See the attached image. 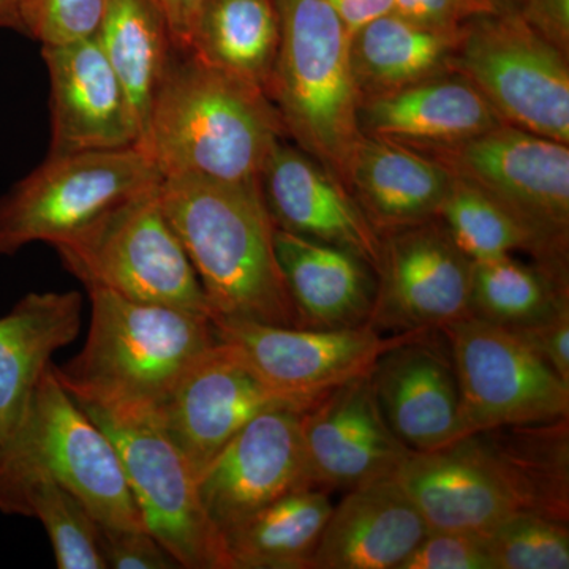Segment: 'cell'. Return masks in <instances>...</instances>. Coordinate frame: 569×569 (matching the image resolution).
<instances>
[{
  "mask_svg": "<svg viewBox=\"0 0 569 569\" xmlns=\"http://www.w3.org/2000/svg\"><path fill=\"white\" fill-rule=\"evenodd\" d=\"M160 200L197 272L212 320L299 326L260 183L176 176L160 182Z\"/></svg>",
  "mask_w": 569,
  "mask_h": 569,
  "instance_id": "1",
  "label": "cell"
},
{
  "mask_svg": "<svg viewBox=\"0 0 569 569\" xmlns=\"http://www.w3.org/2000/svg\"><path fill=\"white\" fill-rule=\"evenodd\" d=\"M283 137L268 93L174 50L138 148L163 179L200 176L247 183L258 182Z\"/></svg>",
  "mask_w": 569,
  "mask_h": 569,
  "instance_id": "2",
  "label": "cell"
},
{
  "mask_svg": "<svg viewBox=\"0 0 569 569\" xmlns=\"http://www.w3.org/2000/svg\"><path fill=\"white\" fill-rule=\"evenodd\" d=\"M80 353L52 372L77 402L156 411L183 373L217 346L212 318L89 288Z\"/></svg>",
  "mask_w": 569,
  "mask_h": 569,
  "instance_id": "3",
  "label": "cell"
},
{
  "mask_svg": "<svg viewBox=\"0 0 569 569\" xmlns=\"http://www.w3.org/2000/svg\"><path fill=\"white\" fill-rule=\"evenodd\" d=\"M276 7L280 43L266 93L284 134L346 183L362 137L351 32L325 0H276Z\"/></svg>",
  "mask_w": 569,
  "mask_h": 569,
  "instance_id": "4",
  "label": "cell"
},
{
  "mask_svg": "<svg viewBox=\"0 0 569 569\" xmlns=\"http://www.w3.org/2000/svg\"><path fill=\"white\" fill-rule=\"evenodd\" d=\"M36 473L70 490L100 527L146 529L111 438L62 387L52 366L17 432L0 448V482Z\"/></svg>",
  "mask_w": 569,
  "mask_h": 569,
  "instance_id": "5",
  "label": "cell"
},
{
  "mask_svg": "<svg viewBox=\"0 0 569 569\" xmlns=\"http://www.w3.org/2000/svg\"><path fill=\"white\" fill-rule=\"evenodd\" d=\"M63 268L86 290L212 318L208 299L160 200V183L116 206L56 246Z\"/></svg>",
  "mask_w": 569,
  "mask_h": 569,
  "instance_id": "6",
  "label": "cell"
},
{
  "mask_svg": "<svg viewBox=\"0 0 569 569\" xmlns=\"http://www.w3.org/2000/svg\"><path fill=\"white\" fill-rule=\"evenodd\" d=\"M162 181L140 148L48 156L0 197V257L33 242L62 244Z\"/></svg>",
  "mask_w": 569,
  "mask_h": 569,
  "instance_id": "7",
  "label": "cell"
},
{
  "mask_svg": "<svg viewBox=\"0 0 569 569\" xmlns=\"http://www.w3.org/2000/svg\"><path fill=\"white\" fill-rule=\"evenodd\" d=\"M111 438L146 529L187 569H230L197 477L151 410L77 402Z\"/></svg>",
  "mask_w": 569,
  "mask_h": 569,
  "instance_id": "8",
  "label": "cell"
},
{
  "mask_svg": "<svg viewBox=\"0 0 569 569\" xmlns=\"http://www.w3.org/2000/svg\"><path fill=\"white\" fill-rule=\"evenodd\" d=\"M452 70L501 121L569 144L568 54L518 13H482L462 28Z\"/></svg>",
  "mask_w": 569,
  "mask_h": 569,
  "instance_id": "9",
  "label": "cell"
},
{
  "mask_svg": "<svg viewBox=\"0 0 569 569\" xmlns=\"http://www.w3.org/2000/svg\"><path fill=\"white\" fill-rule=\"evenodd\" d=\"M422 152L515 213L538 239L549 263L568 272L567 142L503 123L466 141Z\"/></svg>",
  "mask_w": 569,
  "mask_h": 569,
  "instance_id": "10",
  "label": "cell"
},
{
  "mask_svg": "<svg viewBox=\"0 0 569 569\" xmlns=\"http://www.w3.org/2000/svg\"><path fill=\"white\" fill-rule=\"evenodd\" d=\"M458 377L463 437L569 418V387L508 328L467 317L441 329Z\"/></svg>",
  "mask_w": 569,
  "mask_h": 569,
  "instance_id": "11",
  "label": "cell"
},
{
  "mask_svg": "<svg viewBox=\"0 0 569 569\" xmlns=\"http://www.w3.org/2000/svg\"><path fill=\"white\" fill-rule=\"evenodd\" d=\"M376 299L367 325L389 335L441 331L471 317L473 261L441 220L381 233Z\"/></svg>",
  "mask_w": 569,
  "mask_h": 569,
  "instance_id": "12",
  "label": "cell"
},
{
  "mask_svg": "<svg viewBox=\"0 0 569 569\" xmlns=\"http://www.w3.org/2000/svg\"><path fill=\"white\" fill-rule=\"evenodd\" d=\"M212 321L217 339L233 348L269 388L309 407L331 389L369 376L381 355L417 335L383 336L369 325L318 329Z\"/></svg>",
  "mask_w": 569,
  "mask_h": 569,
  "instance_id": "13",
  "label": "cell"
},
{
  "mask_svg": "<svg viewBox=\"0 0 569 569\" xmlns=\"http://www.w3.org/2000/svg\"><path fill=\"white\" fill-rule=\"evenodd\" d=\"M272 408L305 411L309 406L269 388L233 348L219 340L153 413L198 478L239 430Z\"/></svg>",
  "mask_w": 569,
  "mask_h": 569,
  "instance_id": "14",
  "label": "cell"
},
{
  "mask_svg": "<svg viewBox=\"0 0 569 569\" xmlns=\"http://www.w3.org/2000/svg\"><path fill=\"white\" fill-rule=\"evenodd\" d=\"M301 417L295 408L263 411L198 475L201 505L222 537L272 501L313 488Z\"/></svg>",
  "mask_w": 569,
  "mask_h": 569,
  "instance_id": "15",
  "label": "cell"
},
{
  "mask_svg": "<svg viewBox=\"0 0 569 569\" xmlns=\"http://www.w3.org/2000/svg\"><path fill=\"white\" fill-rule=\"evenodd\" d=\"M313 488L355 489L395 477L411 455L381 415L369 376L347 381L302 411Z\"/></svg>",
  "mask_w": 569,
  "mask_h": 569,
  "instance_id": "16",
  "label": "cell"
},
{
  "mask_svg": "<svg viewBox=\"0 0 569 569\" xmlns=\"http://www.w3.org/2000/svg\"><path fill=\"white\" fill-rule=\"evenodd\" d=\"M41 54L51 82L50 157L138 148L140 127L97 37Z\"/></svg>",
  "mask_w": 569,
  "mask_h": 569,
  "instance_id": "17",
  "label": "cell"
},
{
  "mask_svg": "<svg viewBox=\"0 0 569 569\" xmlns=\"http://www.w3.org/2000/svg\"><path fill=\"white\" fill-rule=\"evenodd\" d=\"M369 378L381 415L410 451L463 438L458 377L443 332L408 337L380 356Z\"/></svg>",
  "mask_w": 569,
  "mask_h": 569,
  "instance_id": "18",
  "label": "cell"
},
{
  "mask_svg": "<svg viewBox=\"0 0 569 569\" xmlns=\"http://www.w3.org/2000/svg\"><path fill=\"white\" fill-rule=\"evenodd\" d=\"M258 183L276 228L343 247L377 271L380 234L346 183L309 153L280 140L269 153Z\"/></svg>",
  "mask_w": 569,
  "mask_h": 569,
  "instance_id": "19",
  "label": "cell"
},
{
  "mask_svg": "<svg viewBox=\"0 0 569 569\" xmlns=\"http://www.w3.org/2000/svg\"><path fill=\"white\" fill-rule=\"evenodd\" d=\"M396 478L430 530L488 533L522 511L500 467L475 433L433 451L411 452Z\"/></svg>",
  "mask_w": 569,
  "mask_h": 569,
  "instance_id": "20",
  "label": "cell"
},
{
  "mask_svg": "<svg viewBox=\"0 0 569 569\" xmlns=\"http://www.w3.org/2000/svg\"><path fill=\"white\" fill-rule=\"evenodd\" d=\"M429 530L396 475L377 479L332 508L310 569H400Z\"/></svg>",
  "mask_w": 569,
  "mask_h": 569,
  "instance_id": "21",
  "label": "cell"
},
{
  "mask_svg": "<svg viewBox=\"0 0 569 569\" xmlns=\"http://www.w3.org/2000/svg\"><path fill=\"white\" fill-rule=\"evenodd\" d=\"M482 93L458 71L438 74L359 107V129L417 149L441 148L503 126Z\"/></svg>",
  "mask_w": 569,
  "mask_h": 569,
  "instance_id": "22",
  "label": "cell"
},
{
  "mask_svg": "<svg viewBox=\"0 0 569 569\" xmlns=\"http://www.w3.org/2000/svg\"><path fill=\"white\" fill-rule=\"evenodd\" d=\"M452 178L429 153L362 134L348 162L346 186L381 234L437 219Z\"/></svg>",
  "mask_w": 569,
  "mask_h": 569,
  "instance_id": "23",
  "label": "cell"
},
{
  "mask_svg": "<svg viewBox=\"0 0 569 569\" xmlns=\"http://www.w3.org/2000/svg\"><path fill=\"white\" fill-rule=\"evenodd\" d=\"M277 261L299 328L337 329L367 325L376 299L372 266L343 247L276 228Z\"/></svg>",
  "mask_w": 569,
  "mask_h": 569,
  "instance_id": "24",
  "label": "cell"
},
{
  "mask_svg": "<svg viewBox=\"0 0 569 569\" xmlns=\"http://www.w3.org/2000/svg\"><path fill=\"white\" fill-rule=\"evenodd\" d=\"M81 323L78 291L29 293L0 317V448L21 425L52 356L77 340Z\"/></svg>",
  "mask_w": 569,
  "mask_h": 569,
  "instance_id": "25",
  "label": "cell"
},
{
  "mask_svg": "<svg viewBox=\"0 0 569 569\" xmlns=\"http://www.w3.org/2000/svg\"><path fill=\"white\" fill-rule=\"evenodd\" d=\"M460 29L432 28L383 14L351 33V66L361 100L452 71Z\"/></svg>",
  "mask_w": 569,
  "mask_h": 569,
  "instance_id": "26",
  "label": "cell"
},
{
  "mask_svg": "<svg viewBox=\"0 0 569 569\" xmlns=\"http://www.w3.org/2000/svg\"><path fill=\"white\" fill-rule=\"evenodd\" d=\"M568 418L475 432L496 460L522 511L569 519Z\"/></svg>",
  "mask_w": 569,
  "mask_h": 569,
  "instance_id": "27",
  "label": "cell"
},
{
  "mask_svg": "<svg viewBox=\"0 0 569 569\" xmlns=\"http://www.w3.org/2000/svg\"><path fill=\"white\" fill-rule=\"evenodd\" d=\"M279 43L276 0H203L187 52L266 92Z\"/></svg>",
  "mask_w": 569,
  "mask_h": 569,
  "instance_id": "28",
  "label": "cell"
},
{
  "mask_svg": "<svg viewBox=\"0 0 569 569\" xmlns=\"http://www.w3.org/2000/svg\"><path fill=\"white\" fill-rule=\"evenodd\" d=\"M332 508L321 488L272 501L223 535L230 569H310Z\"/></svg>",
  "mask_w": 569,
  "mask_h": 569,
  "instance_id": "29",
  "label": "cell"
},
{
  "mask_svg": "<svg viewBox=\"0 0 569 569\" xmlns=\"http://www.w3.org/2000/svg\"><path fill=\"white\" fill-rule=\"evenodd\" d=\"M96 37L126 91L141 142L176 50L167 21L153 0H111Z\"/></svg>",
  "mask_w": 569,
  "mask_h": 569,
  "instance_id": "30",
  "label": "cell"
},
{
  "mask_svg": "<svg viewBox=\"0 0 569 569\" xmlns=\"http://www.w3.org/2000/svg\"><path fill=\"white\" fill-rule=\"evenodd\" d=\"M0 512L40 520L59 569H107L102 527L70 490L44 475L0 482Z\"/></svg>",
  "mask_w": 569,
  "mask_h": 569,
  "instance_id": "31",
  "label": "cell"
},
{
  "mask_svg": "<svg viewBox=\"0 0 569 569\" xmlns=\"http://www.w3.org/2000/svg\"><path fill=\"white\" fill-rule=\"evenodd\" d=\"M569 307L568 277L509 257L473 261L471 316L516 328Z\"/></svg>",
  "mask_w": 569,
  "mask_h": 569,
  "instance_id": "32",
  "label": "cell"
},
{
  "mask_svg": "<svg viewBox=\"0 0 569 569\" xmlns=\"http://www.w3.org/2000/svg\"><path fill=\"white\" fill-rule=\"evenodd\" d=\"M438 219L447 228L455 244L471 261L493 260L526 252L533 257L535 263L545 266L556 274L568 277L567 271H560L549 263L538 239L515 213L459 176L452 178Z\"/></svg>",
  "mask_w": 569,
  "mask_h": 569,
  "instance_id": "33",
  "label": "cell"
},
{
  "mask_svg": "<svg viewBox=\"0 0 569 569\" xmlns=\"http://www.w3.org/2000/svg\"><path fill=\"white\" fill-rule=\"evenodd\" d=\"M486 535L496 569H568V522L519 511Z\"/></svg>",
  "mask_w": 569,
  "mask_h": 569,
  "instance_id": "34",
  "label": "cell"
},
{
  "mask_svg": "<svg viewBox=\"0 0 569 569\" xmlns=\"http://www.w3.org/2000/svg\"><path fill=\"white\" fill-rule=\"evenodd\" d=\"M111 0H32L26 36L41 47L92 39Z\"/></svg>",
  "mask_w": 569,
  "mask_h": 569,
  "instance_id": "35",
  "label": "cell"
},
{
  "mask_svg": "<svg viewBox=\"0 0 569 569\" xmlns=\"http://www.w3.org/2000/svg\"><path fill=\"white\" fill-rule=\"evenodd\" d=\"M400 569H496L485 533L429 530Z\"/></svg>",
  "mask_w": 569,
  "mask_h": 569,
  "instance_id": "36",
  "label": "cell"
},
{
  "mask_svg": "<svg viewBox=\"0 0 569 569\" xmlns=\"http://www.w3.org/2000/svg\"><path fill=\"white\" fill-rule=\"evenodd\" d=\"M103 559L112 569H176L179 561L151 531L146 529H104L102 527Z\"/></svg>",
  "mask_w": 569,
  "mask_h": 569,
  "instance_id": "37",
  "label": "cell"
},
{
  "mask_svg": "<svg viewBox=\"0 0 569 569\" xmlns=\"http://www.w3.org/2000/svg\"><path fill=\"white\" fill-rule=\"evenodd\" d=\"M508 329L569 387V307L545 320Z\"/></svg>",
  "mask_w": 569,
  "mask_h": 569,
  "instance_id": "38",
  "label": "cell"
},
{
  "mask_svg": "<svg viewBox=\"0 0 569 569\" xmlns=\"http://www.w3.org/2000/svg\"><path fill=\"white\" fill-rule=\"evenodd\" d=\"M400 17L432 26V28L460 29L468 21L492 9L486 0H395Z\"/></svg>",
  "mask_w": 569,
  "mask_h": 569,
  "instance_id": "39",
  "label": "cell"
},
{
  "mask_svg": "<svg viewBox=\"0 0 569 569\" xmlns=\"http://www.w3.org/2000/svg\"><path fill=\"white\" fill-rule=\"evenodd\" d=\"M519 17L559 50L569 52V0H523Z\"/></svg>",
  "mask_w": 569,
  "mask_h": 569,
  "instance_id": "40",
  "label": "cell"
},
{
  "mask_svg": "<svg viewBox=\"0 0 569 569\" xmlns=\"http://www.w3.org/2000/svg\"><path fill=\"white\" fill-rule=\"evenodd\" d=\"M170 29L176 50L187 51L194 17L203 0H153Z\"/></svg>",
  "mask_w": 569,
  "mask_h": 569,
  "instance_id": "41",
  "label": "cell"
},
{
  "mask_svg": "<svg viewBox=\"0 0 569 569\" xmlns=\"http://www.w3.org/2000/svg\"><path fill=\"white\" fill-rule=\"evenodd\" d=\"M351 33L370 21L391 13L395 0H325Z\"/></svg>",
  "mask_w": 569,
  "mask_h": 569,
  "instance_id": "42",
  "label": "cell"
},
{
  "mask_svg": "<svg viewBox=\"0 0 569 569\" xmlns=\"http://www.w3.org/2000/svg\"><path fill=\"white\" fill-rule=\"evenodd\" d=\"M32 0H0V29L26 33Z\"/></svg>",
  "mask_w": 569,
  "mask_h": 569,
  "instance_id": "43",
  "label": "cell"
},
{
  "mask_svg": "<svg viewBox=\"0 0 569 569\" xmlns=\"http://www.w3.org/2000/svg\"><path fill=\"white\" fill-rule=\"evenodd\" d=\"M496 13H519L523 0H486Z\"/></svg>",
  "mask_w": 569,
  "mask_h": 569,
  "instance_id": "44",
  "label": "cell"
}]
</instances>
